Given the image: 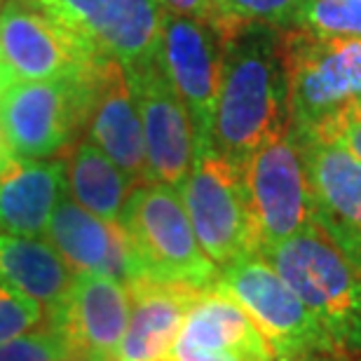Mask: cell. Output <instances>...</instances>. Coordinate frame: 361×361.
<instances>
[{"instance_id":"obj_12","label":"cell","mask_w":361,"mask_h":361,"mask_svg":"<svg viewBox=\"0 0 361 361\" xmlns=\"http://www.w3.org/2000/svg\"><path fill=\"white\" fill-rule=\"evenodd\" d=\"M129 305L125 284L101 274L75 272L68 291L45 307L42 326L61 338L68 361H118Z\"/></svg>"},{"instance_id":"obj_14","label":"cell","mask_w":361,"mask_h":361,"mask_svg":"<svg viewBox=\"0 0 361 361\" xmlns=\"http://www.w3.org/2000/svg\"><path fill=\"white\" fill-rule=\"evenodd\" d=\"M87 141L99 146L136 185L150 183L146 141L132 85L120 61L101 56L87 78L85 127Z\"/></svg>"},{"instance_id":"obj_9","label":"cell","mask_w":361,"mask_h":361,"mask_svg":"<svg viewBox=\"0 0 361 361\" xmlns=\"http://www.w3.org/2000/svg\"><path fill=\"white\" fill-rule=\"evenodd\" d=\"M242 169L261 235V251L314 226L305 157L291 129L258 148Z\"/></svg>"},{"instance_id":"obj_6","label":"cell","mask_w":361,"mask_h":361,"mask_svg":"<svg viewBox=\"0 0 361 361\" xmlns=\"http://www.w3.org/2000/svg\"><path fill=\"white\" fill-rule=\"evenodd\" d=\"M212 291L233 298L251 317L274 357L341 352L293 288L261 254H249L223 265Z\"/></svg>"},{"instance_id":"obj_22","label":"cell","mask_w":361,"mask_h":361,"mask_svg":"<svg viewBox=\"0 0 361 361\" xmlns=\"http://www.w3.org/2000/svg\"><path fill=\"white\" fill-rule=\"evenodd\" d=\"M305 0H212L209 17L240 21V24H263L272 28H293Z\"/></svg>"},{"instance_id":"obj_26","label":"cell","mask_w":361,"mask_h":361,"mask_svg":"<svg viewBox=\"0 0 361 361\" xmlns=\"http://www.w3.org/2000/svg\"><path fill=\"white\" fill-rule=\"evenodd\" d=\"M317 139L341 141L343 146L361 162V99L352 101V104L338 115V120L334 125H331L322 136H317Z\"/></svg>"},{"instance_id":"obj_23","label":"cell","mask_w":361,"mask_h":361,"mask_svg":"<svg viewBox=\"0 0 361 361\" xmlns=\"http://www.w3.org/2000/svg\"><path fill=\"white\" fill-rule=\"evenodd\" d=\"M295 26L334 38H361V0H305Z\"/></svg>"},{"instance_id":"obj_8","label":"cell","mask_w":361,"mask_h":361,"mask_svg":"<svg viewBox=\"0 0 361 361\" xmlns=\"http://www.w3.org/2000/svg\"><path fill=\"white\" fill-rule=\"evenodd\" d=\"M49 17L127 73L160 61V0H38Z\"/></svg>"},{"instance_id":"obj_11","label":"cell","mask_w":361,"mask_h":361,"mask_svg":"<svg viewBox=\"0 0 361 361\" xmlns=\"http://www.w3.org/2000/svg\"><path fill=\"white\" fill-rule=\"evenodd\" d=\"M0 59L17 80H59L90 73L101 54L49 17L38 0H3Z\"/></svg>"},{"instance_id":"obj_30","label":"cell","mask_w":361,"mask_h":361,"mask_svg":"<svg viewBox=\"0 0 361 361\" xmlns=\"http://www.w3.org/2000/svg\"><path fill=\"white\" fill-rule=\"evenodd\" d=\"M12 157H14V153H12L10 143H7L5 129H3V125H0V171H3L7 164L12 162Z\"/></svg>"},{"instance_id":"obj_28","label":"cell","mask_w":361,"mask_h":361,"mask_svg":"<svg viewBox=\"0 0 361 361\" xmlns=\"http://www.w3.org/2000/svg\"><path fill=\"white\" fill-rule=\"evenodd\" d=\"M164 12L171 14H185V17H200L209 19L212 14V0H160Z\"/></svg>"},{"instance_id":"obj_32","label":"cell","mask_w":361,"mask_h":361,"mask_svg":"<svg viewBox=\"0 0 361 361\" xmlns=\"http://www.w3.org/2000/svg\"><path fill=\"white\" fill-rule=\"evenodd\" d=\"M0 5H3V0H0Z\"/></svg>"},{"instance_id":"obj_21","label":"cell","mask_w":361,"mask_h":361,"mask_svg":"<svg viewBox=\"0 0 361 361\" xmlns=\"http://www.w3.org/2000/svg\"><path fill=\"white\" fill-rule=\"evenodd\" d=\"M68 197L101 221L118 223L134 190L129 176L92 141H80L66 160Z\"/></svg>"},{"instance_id":"obj_31","label":"cell","mask_w":361,"mask_h":361,"mask_svg":"<svg viewBox=\"0 0 361 361\" xmlns=\"http://www.w3.org/2000/svg\"><path fill=\"white\" fill-rule=\"evenodd\" d=\"M17 82V78H14V73L10 68H7V63L0 59V97L12 87V85Z\"/></svg>"},{"instance_id":"obj_4","label":"cell","mask_w":361,"mask_h":361,"mask_svg":"<svg viewBox=\"0 0 361 361\" xmlns=\"http://www.w3.org/2000/svg\"><path fill=\"white\" fill-rule=\"evenodd\" d=\"M118 223L146 279L185 286L200 293L214 288L221 268L202 251L174 185L160 180L136 185Z\"/></svg>"},{"instance_id":"obj_5","label":"cell","mask_w":361,"mask_h":361,"mask_svg":"<svg viewBox=\"0 0 361 361\" xmlns=\"http://www.w3.org/2000/svg\"><path fill=\"white\" fill-rule=\"evenodd\" d=\"M202 251L223 265L261 251L244 169L219 150H197L192 169L178 188Z\"/></svg>"},{"instance_id":"obj_1","label":"cell","mask_w":361,"mask_h":361,"mask_svg":"<svg viewBox=\"0 0 361 361\" xmlns=\"http://www.w3.org/2000/svg\"><path fill=\"white\" fill-rule=\"evenodd\" d=\"M223 40L212 148L237 167L291 127L281 28L209 17Z\"/></svg>"},{"instance_id":"obj_3","label":"cell","mask_w":361,"mask_h":361,"mask_svg":"<svg viewBox=\"0 0 361 361\" xmlns=\"http://www.w3.org/2000/svg\"><path fill=\"white\" fill-rule=\"evenodd\" d=\"M291 132L317 139L361 99V38H334L307 26L281 33Z\"/></svg>"},{"instance_id":"obj_13","label":"cell","mask_w":361,"mask_h":361,"mask_svg":"<svg viewBox=\"0 0 361 361\" xmlns=\"http://www.w3.org/2000/svg\"><path fill=\"white\" fill-rule=\"evenodd\" d=\"M298 143L312 190L314 223L361 274V162L341 141Z\"/></svg>"},{"instance_id":"obj_24","label":"cell","mask_w":361,"mask_h":361,"mask_svg":"<svg viewBox=\"0 0 361 361\" xmlns=\"http://www.w3.org/2000/svg\"><path fill=\"white\" fill-rule=\"evenodd\" d=\"M45 322V307L24 291L0 284V345Z\"/></svg>"},{"instance_id":"obj_10","label":"cell","mask_w":361,"mask_h":361,"mask_svg":"<svg viewBox=\"0 0 361 361\" xmlns=\"http://www.w3.org/2000/svg\"><path fill=\"white\" fill-rule=\"evenodd\" d=\"M160 63L190 115L195 153L212 148L223 66L219 31L209 19L164 12Z\"/></svg>"},{"instance_id":"obj_18","label":"cell","mask_w":361,"mask_h":361,"mask_svg":"<svg viewBox=\"0 0 361 361\" xmlns=\"http://www.w3.org/2000/svg\"><path fill=\"white\" fill-rule=\"evenodd\" d=\"M66 195V160H28L14 155L0 171V233L45 235L54 209Z\"/></svg>"},{"instance_id":"obj_29","label":"cell","mask_w":361,"mask_h":361,"mask_svg":"<svg viewBox=\"0 0 361 361\" xmlns=\"http://www.w3.org/2000/svg\"><path fill=\"white\" fill-rule=\"evenodd\" d=\"M272 361H348V359H341V352H326V355H305V357H274Z\"/></svg>"},{"instance_id":"obj_25","label":"cell","mask_w":361,"mask_h":361,"mask_svg":"<svg viewBox=\"0 0 361 361\" xmlns=\"http://www.w3.org/2000/svg\"><path fill=\"white\" fill-rule=\"evenodd\" d=\"M0 361H68V350L54 331L42 326L0 345Z\"/></svg>"},{"instance_id":"obj_20","label":"cell","mask_w":361,"mask_h":361,"mask_svg":"<svg viewBox=\"0 0 361 361\" xmlns=\"http://www.w3.org/2000/svg\"><path fill=\"white\" fill-rule=\"evenodd\" d=\"M73 272L49 242L0 233V284L52 305L68 291Z\"/></svg>"},{"instance_id":"obj_2","label":"cell","mask_w":361,"mask_h":361,"mask_svg":"<svg viewBox=\"0 0 361 361\" xmlns=\"http://www.w3.org/2000/svg\"><path fill=\"white\" fill-rule=\"evenodd\" d=\"M341 352L361 355V274L326 233L310 226L261 251Z\"/></svg>"},{"instance_id":"obj_17","label":"cell","mask_w":361,"mask_h":361,"mask_svg":"<svg viewBox=\"0 0 361 361\" xmlns=\"http://www.w3.org/2000/svg\"><path fill=\"white\" fill-rule=\"evenodd\" d=\"M129 291V322L118 361H164L200 291L141 279Z\"/></svg>"},{"instance_id":"obj_27","label":"cell","mask_w":361,"mask_h":361,"mask_svg":"<svg viewBox=\"0 0 361 361\" xmlns=\"http://www.w3.org/2000/svg\"><path fill=\"white\" fill-rule=\"evenodd\" d=\"M164 361H242L237 357H228V355H214V352H204V350H197L192 345L183 343L180 338H176L174 348H171L169 357Z\"/></svg>"},{"instance_id":"obj_7","label":"cell","mask_w":361,"mask_h":361,"mask_svg":"<svg viewBox=\"0 0 361 361\" xmlns=\"http://www.w3.org/2000/svg\"><path fill=\"white\" fill-rule=\"evenodd\" d=\"M90 73L17 80L0 97V125L14 155L45 160L71 146L85 127Z\"/></svg>"},{"instance_id":"obj_16","label":"cell","mask_w":361,"mask_h":361,"mask_svg":"<svg viewBox=\"0 0 361 361\" xmlns=\"http://www.w3.org/2000/svg\"><path fill=\"white\" fill-rule=\"evenodd\" d=\"M45 235L75 272L101 274L127 288L146 279L120 223L101 221L68 195L54 209Z\"/></svg>"},{"instance_id":"obj_19","label":"cell","mask_w":361,"mask_h":361,"mask_svg":"<svg viewBox=\"0 0 361 361\" xmlns=\"http://www.w3.org/2000/svg\"><path fill=\"white\" fill-rule=\"evenodd\" d=\"M178 338L214 355L242 361H272L274 352L251 317L233 298L219 291L200 293L185 314Z\"/></svg>"},{"instance_id":"obj_15","label":"cell","mask_w":361,"mask_h":361,"mask_svg":"<svg viewBox=\"0 0 361 361\" xmlns=\"http://www.w3.org/2000/svg\"><path fill=\"white\" fill-rule=\"evenodd\" d=\"M127 78L139 108L150 176L178 190L190 174L195 160L190 115L160 61L132 71Z\"/></svg>"}]
</instances>
